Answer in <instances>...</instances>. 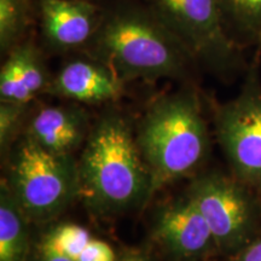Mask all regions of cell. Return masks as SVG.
<instances>
[{"label":"cell","mask_w":261,"mask_h":261,"mask_svg":"<svg viewBox=\"0 0 261 261\" xmlns=\"http://www.w3.org/2000/svg\"><path fill=\"white\" fill-rule=\"evenodd\" d=\"M86 54L102 61L125 83L189 81L196 63L185 45L144 2L106 10Z\"/></svg>","instance_id":"obj_1"},{"label":"cell","mask_w":261,"mask_h":261,"mask_svg":"<svg viewBox=\"0 0 261 261\" xmlns=\"http://www.w3.org/2000/svg\"><path fill=\"white\" fill-rule=\"evenodd\" d=\"M80 200L92 213L113 217L145 205L154 196L136 133L119 112L93 123L77 159Z\"/></svg>","instance_id":"obj_2"},{"label":"cell","mask_w":261,"mask_h":261,"mask_svg":"<svg viewBox=\"0 0 261 261\" xmlns=\"http://www.w3.org/2000/svg\"><path fill=\"white\" fill-rule=\"evenodd\" d=\"M136 139L154 195L171 182L197 174L212 144L196 89L190 85L156 98L140 120Z\"/></svg>","instance_id":"obj_3"},{"label":"cell","mask_w":261,"mask_h":261,"mask_svg":"<svg viewBox=\"0 0 261 261\" xmlns=\"http://www.w3.org/2000/svg\"><path fill=\"white\" fill-rule=\"evenodd\" d=\"M3 180L32 224L56 221L80 198L77 159L52 154L22 135L6 156Z\"/></svg>","instance_id":"obj_4"},{"label":"cell","mask_w":261,"mask_h":261,"mask_svg":"<svg viewBox=\"0 0 261 261\" xmlns=\"http://www.w3.org/2000/svg\"><path fill=\"white\" fill-rule=\"evenodd\" d=\"M144 2L185 45L197 65L225 81L246 73V50L228 34L218 0Z\"/></svg>","instance_id":"obj_5"},{"label":"cell","mask_w":261,"mask_h":261,"mask_svg":"<svg viewBox=\"0 0 261 261\" xmlns=\"http://www.w3.org/2000/svg\"><path fill=\"white\" fill-rule=\"evenodd\" d=\"M185 195L207 221L220 256L233 255L261 236V198L230 171L200 173Z\"/></svg>","instance_id":"obj_6"},{"label":"cell","mask_w":261,"mask_h":261,"mask_svg":"<svg viewBox=\"0 0 261 261\" xmlns=\"http://www.w3.org/2000/svg\"><path fill=\"white\" fill-rule=\"evenodd\" d=\"M261 47L254 50L240 92L212 107L214 136L230 171L261 198Z\"/></svg>","instance_id":"obj_7"},{"label":"cell","mask_w":261,"mask_h":261,"mask_svg":"<svg viewBox=\"0 0 261 261\" xmlns=\"http://www.w3.org/2000/svg\"><path fill=\"white\" fill-rule=\"evenodd\" d=\"M151 236L173 261H208L220 256L207 221L187 195L159 208Z\"/></svg>","instance_id":"obj_8"},{"label":"cell","mask_w":261,"mask_h":261,"mask_svg":"<svg viewBox=\"0 0 261 261\" xmlns=\"http://www.w3.org/2000/svg\"><path fill=\"white\" fill-rule=\"evenodd\" d=\"M38 11L42 42L60 54L86 50L104 14L94 0H38Z\"/></svg>","instance_id":"obj_9"},{"label":"cell","mask_w":261,"mask_h":261,"mask_svg":"<svg viewBox=\"0 0 261 261\" xmlns=\"http://www.w3.org/2000/svg\"><path fill=\"white\" fill-rule=\"evenodd\" d=\"M126 83L112 68L89 54L74 57L52 77L46 94L83 106L113 103L125 92Z\"/></svg>","instance_id":"obj_10"},{"label":"cell","mask_w":261,"mask_h":261,"mask_svg":"<svg viewBox=\"0 0 261 261\" xmlns=\"http://www.w3.org/2000/svg\"><path fill=\"white\" fill-rule=\"evenodd\" d=\"M92 126L83 104L67 102L29 114L23 135L52 154L74 155L85 145Z\"/></svg>","instance_id":"obj_11"},{"label":"cell","mask_w":261,"mask_h":261,"mask_svg":"<svg viewBox=\"0 0 261 261\" xmlns=\"http://www.w3.org/2000/svg\"><path fill=\"white\" fill-rule=\"evenodd\" d=\"M28 261H117L113 247L83 225L52 221L33 238Z\"/></svg>","instance_id":"obj_12"},{"label":"cell","mask_w":261,"mask_h":261,"mask_svg":"<svg viewBox=\"0 0 261 261\" xmlns=\"http://www.w3.org/2000/svg\"><path fill=\"white\" fill-rule=\"evenodd\" d=\"M51 80L41 50L28 39L5 55L0 70V102L32 103L46 93Z\"/></svg>","instance_id":"obj_13"},{"label":"cell","mask_w":261,"mask_h":261,"mask_svg":"<svg viewBox=\"0 0 261 261\" xmlns=\"http://www.w3.org/2000/svg\"><path fill=\"white\" fill-rule=\"evenodd\" d=\"M31 225V220L3 180L0 188V261L29 260L34 238Z\"/></svg>","instance_id":"obj_14"},{"label":"cell","mask_w":261,"mask_h":261,"mask_svg":"<svg viewBox=\"0 0 261 261\" xmlns=\"http://www.w3.org/2000/svg\"><path fill=\"white\" fill-rule=\"evenodd\" d=\"M230 37L241 47H261V0H218Z\"/></svg>","instance_id":"obj_15"},{"label":"cell","mask_w":261,"mask_h":261,"mask_svg":"<svg viewBox=\"0 0 261 261\" xmlns=\"http://www.w3.org/2000/svg\"><path fill=\"white\" fill-rule=\"evenodd\" d=\"M39 19L38 0H0V50L3 55L28 40Z\"/></svg>","instance_id":"obj_16"},{"label":"cell","mask_w":261,"mask_h":261,"mask_svg":"<svg viewBox=\"0 0 261 261\" xmlns=\"http://www.w3.org/2000/svg\"><path fill=\"white\" fill-rule=\"evenodd\" d=\"M31 103L0 102V151L6 158L27 123Z\"/></svg>","instance_id":"obj_17"},{"label":"cell","mask_w":261,"mask_h":261,"mask_svg":"<svg viewBox=\"0 0 261 261\" xmlns=\"http://www.w3.org/2000/svg\"><path fill=\"white\" fill-rule=\"evenodd\" d=\"M226 261H261V236L255 238L233 255L226 257Z\"/></svg>","instance_id":"obj_18"},{"label":"cell","mask_w":261,"mask_h":261,"mask_svg":"<svg viewBox=\"0 0 261 261\" xmlns=\"http://www.w3.org/2000/svg\"><path fill=\"white\" fill-rule=\"evenodd\" d=\"M117 261H152V259L143 250H129L121 257H117Z\"/></svg>","instance_id":"obj_19"}]
</instances>
